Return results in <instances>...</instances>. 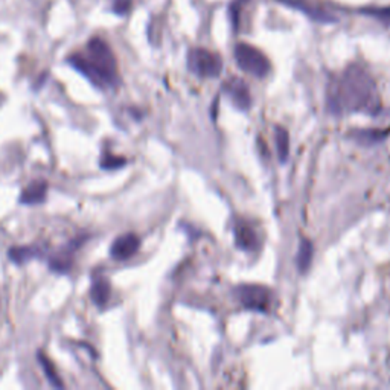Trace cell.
<instances>
[{
  "instance_id": "5b68a950",
  "label": "cell",
  "mask_w": 390,
  "mask_h": 390,
  "mask_svg": "<svg viewBox=\"0 0 390 390\" xmlns=\"http://www.w3.org/2000/svg\"><path fill=\"white\" fill-rule=\"evenodd\" d=\"M236 301L244 308L258 313H267L272 305V292L264 285L244 284L234 289Z\"/></svg>"
},
{
  "instance_id": "ba28073f",
  "label": "cell",
  "mask_w": 390,
  "mask_h": 390,
  "mask_svg": "<svg viewBox=\"0 0 390 390\" xmlns=\"http://www.w3.org/2000/svg\"><path fill=\"white\" fill-rule=\"evenodd\" d=\"M139 247H141V239H139V236L134 234H125L115 239L112 248H110V255L116 261H127V259H130L137 252Z\"/></svg>"
},
{
  "instance_id": "9a60e30c",
  "label": "cell",
  "mask_w": 390,
  "mask_h": 390,
  "mask_svg": "<svg viewBox=\"0 0 390 390\" xmlns=\"http://www.w3.org/2000/svg\"><path fill=\"white\" fill-rule=\"evenodd\" d=\"M276 133V147H277V154H279V160L284 164L287 157H288V149H289V142H288V133L287 130L282 127H276L275 128Z\"/></svg>"
},
{
  "instance_id": "5bb4252c",
  "label": "cell",
  "mask_w": 390,
  "mask_h": 390,
  "mask_svg": "<svg viewBox=\"0 0 390 390\" xmlns=\"http://www.w3.org/2000/svg\"><path fill=\"white\" fill-rule=\"evenodd\" d=\"M49 265H51V270H54L57 273H67L72 267V252L69 250V252H63L52 256Z\"/></svg>"
},
{
  "instance_id": "ffe728a7",
  "label": "cell",
  "mask_w": 390,
  "mask_h": 390,
  "mask_svg": "<svg viewBox=\"0 0 390 390\" xmlns=\"http://www.w3.org/2000/svg\"><path fill=\"white\" fill-rule=\"evenodd\" d=\"M127 164L125 157H116V156H105L104 160L101 162V166L105 168V169H116V168H121Z\"/></svg>"
},
{
  "instance_id": "52a82bcc",
  "label": "cell",
  "mask_w": 390,
  "mask_h": 390,
  "mask_svg": "<svg viewBox=\"0 0 390 390\" xmlns=\"http://www.w3.org/2000/svg\"><path fill=\"white\" fill-rule=\"evenodd\" d=\"M224 92L232 104L239 110H247L252 105V95H250L248 87L241 78L229 79L224 84Z\"/></svg>"
},
{
  "instance_id": "d6986e66",
  "label": "cell",
  "mask_w": 390,
  "mask_h": 390,
  "mask_svg": "<svg viewBox=\"0 0 390 390\" xmlns=\"http://www.w3.org/2000/svg\"><path fill=\"white\" fill-rule=\"evenodd\" d=\"M112 11L117 16H127L133 6V0H110Z\"/></svg>"
},
{
  "instance_id": "e0dca14e",
  "label": "cell",
  "mask_w": 390,
  "mask_h": 390,
  "mask_svg": "<svg viewBox=\"0 0 390 390\" xmlns=\"http://www.w3.org/2000/svg\"><path fill=\"white\" fill-rule=\"evenodd\" d=\"M247 2L248 0H234V2L229 5V16H231L235 33L239 31V25H241V13Z\"/></svg>"
},
{
  "instance_id": "30bf717a",
  "label": "cell",
  "mask_w": 390,
  "mask_h": 390,
  "mask_svg": "<svg viewBox=\"0 0 390 390\" xmlns=\"http://www.w3.org/2000/svg\"><path fill=\"white\" fill-rule=\"evenodd\" d=\"M47 194V183L43 180H38V182H33L29 186H26L22 195H20V202L23 205H38L43 203L46 200Z\"/></svg>"
},
{
  "instance_id": "277c9868",
  "label": "cell",
  "mask_w": 390,
  "mask_h": 390,
  "mask_svg": "<svg viewBox=\"0 0 390 390\" xmlns=\"http://www.w3.org/2000/svg\"><path fill=\"white\" fill-rule=\"evenodd\" d=\"M188 67L200 78H217L223 71V59L207 49L195 47L188 52Z\"/></svg>"
},
{
  "instance_id": "9c48e42d",
  "label": "cell",
  "mask_w": 390,
  "mask_h": 390,
  "mask_svg": "<svg viewBox=\"0 0 390 390\" xmlns=\"http://www.w3.org/2000/svg\"><path fill=\"white\" fill-rule=\"evenodd\" d=\"M235 243H236V247L246 250V252H253V250L259 247L258 235L255 234L253 229L246 223H236Z\"/></svg>"
},
{
  "instance_id": "6da1fadb",
  "label": "cell",
  "mask_w": 390,
  "mask_h": 390,
  "mask_svg": "<svg viewBox=\"0 0 390 390\" xmlns=\"http://www.w3.org/2000/svg\"><path fill=\"white\" fill-rule=\"evenodd\" d=\"M328 103L333 112H365L378 107V95L374 78L360 64H351L333 79L328 90Z\"/></svg>"
},
{
  "instance_id": "7c38bea8",
  "label": "cell",
  "mask_w": 390,
  "mask_h": 390,
  "mask_svg": "<svg viewBox=\"0 0 390 390\" xmlns=\"http://www.w3.org/2000/svg\"><path fill=\"white\" fill-rule=\"evenodd\" d=\"M313 243L308 241V239H302L301 247H299V253H297V268L301 273H305L309 264L313 261Z\"/></svg>"
},
{
  "instance_id": "8992f818",
  "label": "cell",
  "mask_w": 390,
  "mask_h": 390,
  "mask_svg": "<svg viewBox=\"0 0 390 390\" xmlns=\"http://www.w3.org/2000/svg\"><path fill=\"white\" fill-rule=\"evenodd\" d=\"M277 2L282 4L285 8L296 9V11L305 14L309 20L320 25H333L338 22V18L331 11H328L316 2H311V0H277Z\"/></svg>"
},
{
  "instance_id": "4fadbf2b",
  "label": "cell",
  "mask_w": 390,
  "mask_h": 390,
  "mask_svg": "<svg viewBox=\"0 0 390 390\" xmlns=\"http://www.w3.org/2000/svg\"><path fill=\"white\" fill-rule=\"evenodd\" d=\"M358 13L375 18L386 26H390V6H366L358 9Z\"/></svg>"
},
{
  "instance_id": "8fae6325",
  "label": "cell",
  "mask_w": 390,
  "mask_h": 390,
  "mask_svg": "<svg viewBox=\"0 0 390 390\" xmlns=\"http://www.w3.org/2000/svg\"><path fill=\"white\" fill-rule=\"evenodd\" d=\"M90 297H92V301L98 306H103L108 302L110 284L105 281V279H103V277L95 279L92 289H90Z\"/></svg>"
},
{
  "instance_id": "2e32d148",
  "label": "cell",
  "mask_w": 390,
  "mask_h": 390,
  "mask_svg": "<svg viewBox=\"0 0 390 390\" xmlns=\"http://www.w3.org/2000/svg\"><path fill=\"white\" fill-rule=\"evenodd\" d=\"M38 255V250L33 248V247H14L9 250V258H11V261L22 264L29 261V259H33Z\"/></svg>"
},
{
  "instance_id": "7a4b0ae2",
  "label": "cell",
  "mask_w": 390,
  "mask_h": 390,
  "mask_svg": "<svg viewBox=\"0 0 390 390\" xmlns=\"http://www.w3.org/2000/svg\"><path fill=\"white\" fill-rule=\"evenodd\" d=\"M69 63L98 87H113L117 84L116 57L101 37L90 38L84 52L69 57Z\"/></svg>"
},
{
  "instance_id": "ac0fdd59",
  "label": "cell",
  "mask_w": 390,
  "mask_h": 390,
  "mask_svg": "<svg viewBox=\"0 0 390 390\" xmlns=\"http://www.w3.org/2000/svg\"><path fill=\"white\" fill-rule=\"evenodd\" d=\"M38 360H40V363H42L43 369H45V372H46V375H47V379H49V382H51L55 387H63V383L59 382L58 377H57V374H55V371H54V366H52V363L49 362L47 358H45L42 354L38 355Z\"/></svg>"
},
{
  "instance_id": "3957f363",
  "label": "cell",
  "mask_w": 390,
  "mask_h": 390,
  "mask_svg": "<svg viewBox=\"0 0 390 390\" xmlns=\"http://www.w3.org/2000/svg\"><path fill=\"white\" fill-rule=\"evenodd\" d=\"M234 54L239 69L255 78H264L272 71V64H270L265 54L252 45L238 43Z\"/></svg>"
}]
</instances>
